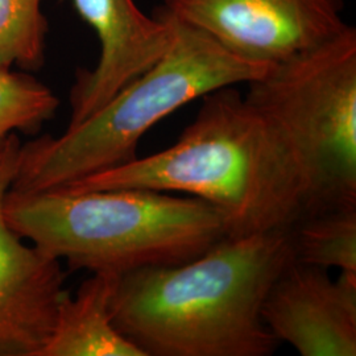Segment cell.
I'll return each mask as SVG.
<instances>
[{
	"label": "cell",
	"instance_id": "1",
	"mask_svg": "<svg viewBox=\"0 0 356 356\" xmlns=\"http://www.w3.org/2000/svg\"><path fill=\"white\" fill-rule=\"evenodd\" d=\"M110 189L200 198L219 213L229 238L289 229L307 204L305 176L291 143L235 86L202 97L172 147L56 191Z\"/></svg>",
	"mask_w": 356,
	"mask_h": 356
},
{
	"label": "cell",
	"instance_id": "2",
	"mask_svg": "<svg viewBox=\"0 0 356 356\" xmlns=\"http://www.w3.org/2000/svg\"><path fill=\"white\" fill-rule=\"evenodd\" d=\"M294 259L289 229L226 236L193 260L119 276L115 327L145 356H269L261 309Z\"/></svg>",
	"mask_w": 356,
	"mask_h": 356
},
{
	"label": "cell",
	"instance_id": "3",
	"mask_svg": "<svg viewBox=\"0 0 356 356\" xmlns=\"http://www.w3.org/2000/svg\"><path fill=\"white\" fill-rule=\"evenodd\" d=\"M4 216L28 242L70 269L92 273L186 263L227 236L207 202L147 189H11Z\"/></svg>",
	"mask_w": 356,
	"mask_h": 356
},
{
	"label": "cell",
	"instance_id": "4",
	"mask_svg": "<svg viewBox=\"0 0 356 356\" xmlns=\"http://www.w3.org/2000/svg\"><path fill=\"white\" fill-rule=\"evenodd\" d=\"M175 26L165 54L98 111L58 138L22 144L13 191H56L128 164L138 159L143 136L168 115L211 91L247 85L270 66L244 60L193 26Z\"/></svg>",
	"mask_w": 356,
	"mask_h": 356
},
{
	"label": "cell",
	"instance_id": "5",
	"mask_svg": "<svg viewBox=\"0 0 356 356\" xmlns=\"http://www.w3.org/2000/svg\"><path fill=\"white\" fill-rule=\"evenodd\" d=\"M245 99L292 145L307 185L305 213L356 204V29L270 65Z\"/></svg>",
	"mask_w": 356,
	"mask_h": 356
},
{
	"label": "cell",
	"instance_id": "6",
	"mask_svg": "<svg viewBox=\"0 0 356 356\" xmlns=\"http://www.w3.org/2000/svg\"><path fill=\"white\" fill-rule=\"evenodd\" d=\"M343 0H164L159 13L272 65L343 29Z\"/></svg>",
	"mask_w": 356,
	"mask_h": 356
},
{
	"label": "cell",
	"instance_id": "7",
	"mask_svg": "<svg viewBox=\"0 0 356 356\" xmlns=\"http://www.w3.org/2000/svg\"><path fill=\"white\" fill-rule=\"evenodd\" d=\"M20 147L15 134L0 144V356H38L69 293L61 261L26 244L4 216Z\"/></svg>",
	"mask_w": 356,
	"mask_h": 356
},
{
	"label": "cell",
	"instance_id": "8",
	"mask_svg": "<svg viewBox=\"0 0 356 356\" xmlns=\"http://www.w3.org/2000/svg\"><path fill=\"white\" fill-rule=\"evenodd\" d=\"M268 330L302 356L356 355V273L292 261L273 281L261 309Z\"/></svg>",
	"mask_w": 356,
	"mask_h": 356
},
{
	"label": "cell",
	"instance_id": "9",
	"mask_svg": "<svg viewBox=\"0 0 356 356\" xmlns=\"http://www.w3.org/2000/svg\"><path fill=\"white\" fill-rule=\"evenodd\" d=\"M76 13L97 33L98 64L79 70L70 90L73 127L98 111L134 79L145 73L170 48L175 22L159 13L149 17L134 0H72Z\"/></svg>",
	"mask_w": 356,
	"mask_h": 356
},
{
	"label": "cell",
	"instance_id": "10",
	"mask_svg": "<svg viewBox=\"0 0 356 356\" xmlns=\"http://www.w3.org/2000/svg\"><path fill=\"white\" fill-rule=\"evenodd\" d=\"M120 275L95 272L61 301L38 356H145L115 327L111 304Z\"/></svg>",
	"mask_w": 356,
	"mask_h": 356
},
{
	"label": "cell",
	"instance_id": "11",
	"mask_svg": "<svg viewBox=\"0 0 356 356\" xmlns=\"http://www.w3.org/2000/svg\"><path fill=\"white\" fill-rule=\"evenodd\" d=\"M289 234L294 260L356 273V204L305 213Z\"/></svg>",
	"mask_w": 356,
	"mask_h": 356
},
{
	"label": "cell",
	"instance_id": "12",
	"mask_svg": "<svg viewBox=\"0 0 356 356\" xmlns=\"http://www.w3.org/2000/svg\"><path fill=\"white\" fill-rule=\"evenodd\" d=\"M42 0H0V69L44 65L47 19Z\"/></svg>",
	"mask_w": 356,
	"mask_h": 356
},
{
	"label": "cell",
	"instance_id": "13",
	"mask_svg": "<svg viewBox=\"0 0 356 356\" xmlns=\"http://www.w3.org/2000/svg\"><path fill=\"white\" fill-rule=\"evenodd\" d=\"M58 106V98L36 78L0 69V138L15 131L38 134L54 118Z\"/></svg>",
	"mask_w": 356,
	"mask_h": 356
},
{
	"label": "cell",
	"instance_id": "14",
	"mask_svg": "<svg viewBox=\"0 0 356 356\" xmlns=\"http://www.w3.org/2000/svg\"><path fill=\"white\" fill-rule=\"evenodd\" d=\"M7 136H4V138H0V144H1V141L4 140Z\"/></svg>",
	"mask_w": 356,
	"mask_h": 356
}]
</instances>
